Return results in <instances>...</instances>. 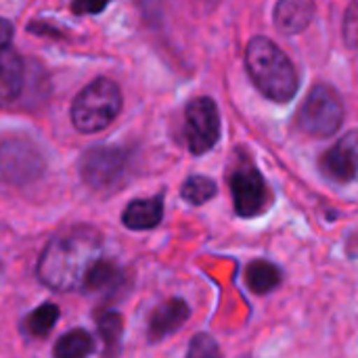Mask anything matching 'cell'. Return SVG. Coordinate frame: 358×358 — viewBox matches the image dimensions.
I'll use <instances>...</instances> for the list:
<instances>
[{
  "label": "cell",
  "instance_id": "cell-7",
  "mask_svg": "<svg viewBox=\"0 0 358 358\" xmlns=\"http://www.w3.org/2000/svg\"><path fill=\"white\" fill-rule=\"evenodd\" d=\"M185 138L193 155H203L220 141V113L210 96L193 99L185 109Z\"/></svg>",
  "mask_w": 358,
  "mask_h": 358
},
{
  "label": "cell",
  "instance_id": "cell-19",
  "mask_svg": "<svg viewBox=\"0 0 358 358\" xmlns=\"http://www.w3.org/2000/svg\"><path fill=\"white\" fill-rule=\"evenodd\" d=\"M216 193H218L216 182H214L212 178H208V176H199V174L189 176V178L185 180V185L180 187L182 199L189 201L191 206H203L206 201L214 199Z\"/></svg>",
  "mask_w": 358,
  "mask_h": 358
},
{
  "label": "cell",
  "instance_id": "cell-12",
  "mask_svg": "<svg viewBox=\"0 0 358 358\" xmlns=\"http://www.w3.org/2000/svg\"><path fill=\"white\" fill-rule=\"evenodd\" d=\"M164 218V197L155 195L149 199H134L126 206L122 222L130 231H151Z\"/></svg>",
  "mask_w": 358,
  "mask_h": 358
},
{
  "label": "cell",
  "instance_id": "cell-10",
  "mask_svg": "<svg viewBox=\"0 0 358 358\" xmlns=\"http://www.w3.org/2000/svg\"><path fill=\"white\" fill-rule=\"evenodd\" d=\"M315 0H279L275 6V25L283 34H302L315 19Z\"/></svg>",
  "mask_w": 358,
  "mask_h": 358
},
{
  "label": "cell",
  "instance_id": "cell-9",
  "mask_svg": "<svg viewBox=\"0 0 358 358\" xmlns=\"http://www.w3.org/2000/svg\"><path fill=\"white\" fill-rule=\"evenodd\" d=\"M191 317V308L182 298H170L153 308L147 321V340L157 344L176 334Z\"/></svg>",
  "mask_w": 358,
  "mask_h": 358
},
{
  "label": "cell",
  "instance_id": "cell-2",
  "mask_svg": "<svg viewBox=\"0 0 358 358\" xmlns=\"http://www.w3.org/2000/svg\"><path fill=\"white\" fill-rule=\"evenodd\" d=\"M245 67L256 88L271 101L285 103L298 92L300 78L289 57L266 36H256L245 48Z\"/></svg>",
  "mask_w": 358,
  "mask_h": 358
},
{
  "label": "cell",
  "instance_id": "cell-13",
  "mask_svg": "<svg viewBox=\"0 0 358 358\" xmlns=\"http://www.w3.org/2000/svg\"><path fill=\"white\" fill-rule=\"evenodd\" d=\"M126 273L122 266H117L115 262L111 260H105L101 258L88 279H86V285H84V292H90V294H103V296H115L124 289L126 285Z\"/></svg>",
  "mask_w": 358,
  "mask_h": 358
},
{
  "label": "cell",
  "instance_id": "cell-8",
  "mask_svg": "<svg viewBox=\"0 0 358 358\" xmlns=\"http://www.w3.org/2000/svg\"><path fill=\"white\" fill-rule=\"evenodd\" d=\"M229 185H231L235 212L241 218H254L266 210V206L271 201V191L266 187L264 176L250 162L239 164L231 172Z\"/></svg>",
  "mask_w": 358,
  "mask_h": 358
},
{
  "label": "cell",
  "instance_id": "cell-15",
  "mask_svg": "<svg viewBox=\"0 0 358 358\" xmlns=\"http://www.w3.org/2000/svg\"><path fill=\"white\" fill-rule=\"evenodd\" d=\"M321 170H323V174L329 180L340 182V185H346V182L357 180L352 157H350L348 149L340 141L329 151H325V155L321 157Z\"/></svg>",
  "mask_w": 358,
  "mask_h": 358
},
{
  "label": "cell",
  "instance_id": "cell-21",
  "mask_svg": "<svg viewBox=\"0 0 358 358\" xmlns=\"http://www.w3.org/2000/svg\"><path fill=\"white\" fill-rule=\"evenodd\" d=\"M342 36L348 48H358V2H350L344 13Z\"/></svg>",
  "mask_w": 358,
  "mask_h": 358
},
{
  "label": "cell",
  "instance_id": "cell-23",
  "mask_svg": "<svg viewBox=\"0 0 358 358\" xmlns=\"http://www.w3.org/2000/svg\"><path fill=\"white\" fill-rule=\"evenodd\" d=\"M340 143L348 149L350 157H352V164H355V174H357L358 180V130H352L348 132L344 138H340Z\"/></svg>",
  "mask_w": 358,
  "mask_h": 358
},
{
  "label": "cell",
  "instance_id": "cell-16",
  "mask_svg": "<svg viewBox=\"0 0 358 358\" xmlns=\"http://www.w3.org/2000/svg\"><path fill=\"white\" fill-rule=\"evenodd\" d=\"M96 329L103 340V355L105 358H117L120 346H122V336H124V319L117 310H107L101 308L96 313Z\"/></svg>",
  "mask_w": 358,
  "mask_h": 358
},
{
  "label": "cell",
  "instance_id": "cell-14",
  "mask_svg": "<svg viewBox=\"0 0 358 358\" xmlns=\"http://www.w3.org/2000/svg\"><path fill=\"white\" fill-rule=\"evenodd\" d=\"M283 281V273L277 264L268 260H252L245 266V285L256 296H266L275 292Z\"/></svg>",
  "mask_w": 358,
  "mask_h": 358
},
{
  "label": "cell",
  "instance_id": "cell-20",
  "mask_svg": "<svg viewBox=\"0 0 358 358\" xmlns=\"http://www.w3.org/2000/svg\"><path fill=\"white\" fill-rule=\"evenodd\" d=\"M185 358H222V355H220V348H218V344H216V340L212 336L197 334L191 340Z\"/></svg>",
  "mask_w": 358,
  "mask_h": 358
},
{
  "label": "cell",
  "instance_id": "cell-17",
  "mask_svg": "<svg viewBox=\"0 0 358 358\" xmlns=\"http://www.w3.org/2000/svg\"><path fill=\"white\" fill-rule=\"evenodd\" d=\"M94 352V340L86 329H71L63 334L55 348L52 358H88Z\"/></svg>",
  "mask_w": 358,
  "mask_h": 358
},
{
  "label": "cell",
  "instance_id": "cell-6",
  "mask_svg": "<svg viewBox=\"0 0 358 358\" xmlns=\"http://www.w3.org/2000/svg\"><path fill=\"white\" fill-rule=\"evenodd\" d=\"M130 168V153L122 147H90L80 159V176L92 191L117 189Z\"/></svg>",
  "mask_w": 358,
  "mask_h": 358
},
{
  "label": "cell",
  "instance_id": "cell-4",
  "mask_svg": "<svg viewBox=\"0 0 358 358\" xmlns=\"http://www.w3.org/2000/svg\"><path fill=\"white\" fill-rule=\"evenodd\" d=\"M298 128L310 136H334L344 122V103L336 88L317 84L298 109Z\"/></svg>",
  "mask_w": 358,
  "mask_h": 358
},
{
  "label": "cell",
  "instance_id": "cell-18",
  "mask_svg": "<svg viewBox=\"0 0 358 358\" xmlns=\"http://www.w3.org/2000/svg\"><path fill=\"white\" fill-rule=\"evenodd\" d=\"M59 317H61V313H59V306H57V304H50V302L40 304L36 310H31V313L25 317V321H23V331H25L29 338L42 340V338H46V336L52 331V327L57 325Z\"/></svg>",
  "mask_w": 358,
  "mask_h": 358
},
{
  "label": "cell",
  "instance_id": "cell-3",
  "mask_svg": "<svg viewBox=\"0 0 358 358\" xmlns=\"http://www.w3.org/2000/svg\"><path fill=\"white\" fill-rule=\"evenodd\" d=\"M122 111L120 86L109 78H99L78 92L71 103V124L82 134H94L115 122Z\"/></svg>",
  "mask_w": 358,
  "mask_h": 358
},
{
  "label": "cell",
  "instance_id": "cell-11",
  "mask_svg": "<svg viewBox=\"0 0 358 358\" xmlns=\"http://www.w3.org/2000/svg\"><path fill=\"white\" fill-rule=\"evenodd\" d=\"M25 84V65L19 52L8 46L0 50V107L15 103Z\"/></svg>",
  "mask_w": 358,
  "mask_h": 358
},
{
  "label": "cell",
  "instance_id": "cell-22",
  "mask_svg": "<svg viewBox=\"0 0 358 358\" xmlns=\"http://www.w3.org/2000/svg\"><path fill=\"white\" fill-rule=\"evenodd\" d=\"M111 0H73L71 10L76 15H99L109 6Z\"/></svg>",
  "mask_w": 358,
  "mask_h": 358
},
{
  "label": "cell",
  "instance_id": "cell-5",
  "mask_svg": "<svg viewBox=\"0 0 358 358\" xmlns=\"http://www.w3.org/2000/svg\"><path fill=\"white\" fill-rule=\"evenodd\" d=\"M44 155L29 138L8 136L0 141V185H29L44 174Z\"/></svg>",
  "mask_w": 358,
  "mask_h": 358
},
{
  "label": "cell",
  "instance_id": "cell-24",
  "mask_svg": "<svg viewBox=\"0 0 358 358\" xmlns=\"http://www.w3.org/2000/svg\"><path fill=\"white\" fill-rule=\"evenodd\" d=\"M10 40H13V25L8 19L0 17V50L6 48L10 44Z\"/></svg>",
  "mask_w": 358,
  "mask_h": 358
},
{
  "label": "cell",
  "instance_id": "cell-1",
  "mask_svg": "<svg viewBox=\"0 0 358 358\" xmlns=\"http://www.w3.org/2000/svg\"><path fill=\"white\" fill-rule=\"evenodd\" d=\"M101 260V235L90 227H73L52 237L40 254L38 279L55 292L84 289L92 266Z\"/></svg>",
  "mask_w": 358,
  "mask_h": 358
}]
</instances>
